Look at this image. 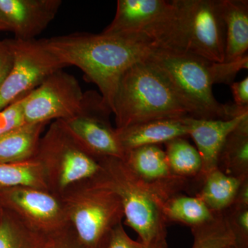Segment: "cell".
Masks as SVG:
<instances>
[{
	"label": "cell",
	"instance_id": "52a82bcc",
	"mask_svg": "<svg viewBox=\"0 0 248 248\" xmlns=\"http://www.w3.org/2000/svg\"><path fill=\"white\" fill-rule=\"evenodd\" d=\"M177 51L215 63L225 61L226 28L219 0H176Z\"/></svg>",
	"mask_w": 248,
	"mask_h": 248
},
{
	"label": "cell",
	"instance_id": "4fadbf2b",
	"mask_svg": "<svg viewBox=\"0 0 248 248\" xmlns=\"http://www.w3.org/2000/svg\"><path fill=\"white\" fill-rule=\"evenodd\" d=\"M122 161L136 177L166 200L181 194L189 186L190 181L173 173L166 153L156 145L126 151Z\"/></svg>",
	"mask_w": 248,
	"mask_h": 248
},
{
	"label": "cell",
	"instance_id": "9c48e42d",
	"mask_svg": "<svg viewBox=\"0 0 248 248\" xmlns=\"http://www.w3.org/2000/svg\"><path fill=\"white\" fill-rule=\"evenodd\" d=\"M112 113L101 94L88 91L84 93L79 112L71 118L58 121L75 141L93 157L123 160L125 151L116 129L111 125Z\"/></svg>",
	"mask_w": 248,
	"mask_h": 248
},
{
	"label": "cell",
	"instance_id": "7a4b0ae2",
	"mask_svg": "<svg viewBox=\"0 0 248 248\" xmlns=\"http://www.w3.org/2000/svg\"><path fill=\"white\" fill-rule=\"evenodd\" d=\"M112 113L117 130L152 120L189 116L169 81L146 59L121 77Z\"/></svg>",
	"mask_w": 248,
	"mask_h": 248
},
{
	"label": "cell",
	"instance_id": "44dd1931",
	"mask_svg": "<svg viewBox=\"0 0 248 248\" xmlns=\"http://www.w3.org/2000/svg\"><path fill=\"white\" fill-rule=\"evenodd\" d=\"M50 239L31 229L14 214L2 208L0 248H49Z\"/></svg>",
	"mask_w": 248,
	"mask_h": 248
},
{
	"label": "cell",
	"instance_id": "2e32d148",
	"mask_svg": "<svg viewBox=\"0 0 248 248\" xmlns=\"http://www.w3.org/2000/svg\"><path fill=\"white\" fill-rule=\"evenodd\" d=\"M125 152L146 146L166 143L170 140L188 136L187 126L181 119H163L116 129Z\"/></svg>",
	"mask_w": 248,
	"mask_h": 248
},
{
	"label": "cell",
	"instance_id": "4dcf8cb0",
	"mask_svg": "<svg viewBox=\"0 0 248 248\" xmlns=\"http://www.w3.org/2000/svg\"><path fill=\"white\" fill-rule=\"evenodd\" d=\"M13 64V52L9 41L0 42V86L9 74Z\"/></svg>",
	"mask_w": 248,
	"mask_h": 248
},
{
	"label": "cell",
	"instance_id": "f1b7e54d",
	"mask_svg": "<svg viewBox=\"0 0 248 248\" xmlns=\"http://www.w3.org/2000/svg\"><path fill=\"white\" fill-rule=\"evenodd\" d=\"M107 248H169V245L167 240L151 244L135 241L127 234L122 223L112 231Z\"/></svg>",
	"mask_w": 248,
	"mask_h": 248
},
{
	"label": "cell",
	"instance_id": "d6986e66",
	"mask_svg": "<svg viewBox=\"0 0 248 248\" xmlns=\"http://www.w3.org/2000/svg\"><path fill=\"white\" fill-rule=\"evenodd\" d=\"M248 177L229 175L217 168L202 179L197 197L213 213H221L231 206L240 186Z\"/></svg>",
	"mask_w": 248,
	"mask_h": 248
},
{
	"label": "cell",
	"instance_id": "d590c367",
	"mask_svg": "<svg viewBox=\"0 0 248 248\" xmlns=\"http://www.w3.org/2000/svg\"><path fill=\"white\" fill-rule=\"evenodd\" d=\"M1 213H2V208L0 206V217H1Z\"/></svg>",
	"mask_w": 248,
	"mask_h": 248
},
{
	"label": "cell",
	"instance_id": "ffe728a7",
	"mask_svg": "<svg viewBox=\"0 0 248 248\" xmlns=\"http://www.w3.org/2000/svg\"><path fill=\"white\" fill-rule=\"evenodd\" d=\"M218 169L234 177H248V116L227 138L220 153Z\"/></svg>",
	"mask_w": 248,
	"mask_h": 248
},
{
	"label": "cell",
	"instance_id": "7c38bea8",
	"mask_svg": "<svg viewBox=\"0 0 248 248\" xmlns=\"http://www.w3.org/2000/svg\"><path fill=\"white\" fill-rule=\"evenodd\" d=\"M82 92L78 79L59 70L26 97L24 114L27 124H49L64 120L79 112Z\"/></svg>",
	"mask_w": 248,
	"mask_h": 248
},
{
	"label": "cell",
	"instance_id": "5b68a950",
	"mask_svg": "<svg viewBox=\"0 0 248 248\" xmlns=\"http://www.w3.org/2000/svg\"><path fill=\"white\" fill-rule=\"evenodd\" d=\"M70 227L86 248H107L124 218L119 196L93 179L76 183L60 196Z\"/></svg>",
	"mask_w": 248,
	"mask_h": 248
},
{
	"label": "cell",
	"instance_id": "5bb4252c",
	"mask_svg": "<svg viewBox=\"0 0 248 248\" xmlns=\"http://www.w3.org/2000/svg\"><path fill=\"white\" fill-rule=\"evenodd\" d=\"M61 0H0V14L19 40H35L58 14Z\"/></svg>",
	"mask_w": 248,
	"mask_h": 248
},
{
	"label": "cell",
	"instance_id": "277c9868",
	"mask_svg": "<svg viewBox=\"0 0 248 248\" xmlns=\"http://www.w3.org/2000/svg\"><path fill=\"white\" fill-rule=\"evenodd\" d=\"M97 160L102 169L93 179L119 196L125 223L138 233L140 241L151 244L167 240L168 222L163 211L167 200L136 177L122 159Z\"/></svg>",
	"mask_w": 248,
	"mask_h": 248
},
{
	"label": "cell",
	"instance_id": "1f68e13d",
	"mask_svg": "<svg viewBox=\"0 0 248 248\" xmlns=\"http://www.w3.org/2000/svg\"><path fill=\"white\" fill-rule=\"evenodd\" d=\"M232 93L234 97V105L240 108H248V78L242 81L231 84Z\"/></svg>",
	"mask_w": 248,
	"mask_h": 248
},
{
	"label": "cell",
	"instance_id": "d4e9b609",
	"mask_svg": "<svg viewBox=\"0 0 248 248\" xmlns=\"http://www.w3.org/2000/svg\"><path fill=\"white\" fill-rule=\"evenodd\" d=\"M193 236L192 248H223L234 244L235 239L223 213H215L213 219L191 228Z\"/></svg>",
	"mask_w": 248,
	"mask_h": 248
},
{
	"label": "cell",
	"instance_id": "6da1fadb",
	"mask_svg": "<svg viewBox=\"0 0 248 248\" xmlns=\"http://www.w3.org/2000/svg\"><path fill=\"white\" fill-rule=\"evenodd\" d=\"M44 45L65 66H75L85 79L97 85L104 103L113 110L121 77L158 48L144 34L107 35L75 32L42 39Z\"/></svg>",
	"mask_w": 248,
	"mask_h": 248
},
{
	"label": "cell",
	"instance_id": "e0dca14e",
	"mask_svg": "<svg viewBox=\"0 0 248 248\" xmlns=\"http://www.w3.org/2000/svg\"><path fill=\"white\" fill-rule=\"evenodd\" d=\"M222 18L226 28L225 61L240 60L248 49V1L219 0Z\"/></svg>",
	"mask_w": 248,
	"mask_h": 248
},
{
	"label": "cell",
	"instance_id": "836d02e7",
	"mask_svg": "<svg viewBox=\"0 0 248 248\" xmlns=\"http://www.w3.org/2000/svg\"><path fill=\"white\" fill-rule=\"evenodd\" d=\"M0 31H11L9 24L6 22L1 14H0Z\"/></svg>",
	"mask_w": 248,
	"mask_h": 248
},
{
	"label": "cell",
	"instance_id": "4316f807",
	"mask_svg": "<svg viewBox=\"0 0 248 248\" xmlns=\"http://www.w3.org/2000/svg\"><path fill=\"white\" fill-rule=\"evenodd\" d=\"M25 98L19 99L0 110V137L27 124L24 114Z\"/></svg>",
	"mask_w": 248,
	"mask_h": 248
},
{
	"label": "cell",
	"instance_id": "d6a6232c",
	"mask_svg": "<svg viewBox=\"0 0 248 248\" xmlns=\"http://www.w3.org/2000/svg\"><path fill=\"white\" fill-rule=\"evenodd\" d=\"M232 204L239 205H248V178L245 179L240 186Z\"/></svg>",
	"mask_w": 248,
	"mask_h": 248
},
{
	"label": "cell",
	"instance_id": "484cf974",
	"mask_svg": "<svg viewBox=\"0 0 248 248\" xmlns=\"http://www.w3.org/2000/svg\"><path fill=\"white\" fill-rule=\"evenodd\" d=\"M223 213L234 235L235 244L248 248V205L232 204Z\"/></svg>",
	"mask_w": 248,
	"mask_h": 248
},
{
	"label": "cell",
	"instance_id": "cb8c5ba5",
	"mask_svg": "<svg viewBox=\"0 0 248 248\" xmlns=\"http://www.w3.org/2000/svg\"><path fill=\"white\" fill-rule=\"evenodd\" d=\"M165 145V153L173 173L189 181L191 179L200 180L202 161L197 148L184 138L174 139Z\"/></svg>",
	"mask_w": 248,
	"mask_h": 248
},
{
	"label": "cell",
	"instance_id": "3957f363",
	"mask_svg": "<svg viewBox=\"0 0 248 248\" xmlns=\"http://www.w3.org/2000/svg\"><path fill=\"white\" fill-rule=\"evenodd\" d=\"M169 81L189 117L200 120L234 118L232 104L215 99L213 62L186 52L156 48L146 58Z\"/></svg>",
	"mask_w": 248,
	"mask_h": 248
},
{
	"label": "cell",
	"instance_id": "603a6c76",
	"mask_svg": "<svg viewBox=\"0 0 248 248\" xmlns=\"http://www.w3.org/2000/svg\"><path fill=\"white\" fill-rule=\"evenodd\" d=\"M15 187L48 190L45 170L38 160L0 163V190Z\"/></svg>",
	"mask_w": 248,
	"mask_h": 248
},
{
	"label": "cell",
	"instance_id": "e575fe53",
	"mask_svg": "<svg viewBox=\"0 0 248 248\" xmlns=\"http://www.w3.org/2000/svg\"><path fill=\"white\" fill-rule=\"evenodd\" d=\"M223 248H244L242 247H240V246H238V245L232 244L231 245H229V246H226V247Z\"/></svg>",
	"mask_w": 248,
	"mask_h": 248
},
{
	"label": "cell",
	"instance_id": "8992f818",
	"mask_svg": "<svg viewBox=\"0 0 248 248\" xmlns=\"http://www.w3.org/2000/svg\"><path fill=\"white\" fill-rule=\"evenodd\" d=\"M34 158L43 167L49 191L58 196L76 183L95 177L102 169L58 120L42 135Z\"/></svg>",
	"mask_w": 248,
	"mask_h": 248
},
{
	"label": "cell",
	"instance_id": "7402d4cb",
	"mask_svg": "<svg viewBox=\"0 0 248 248\" xmlns=\"http://www.w3.org/2000/svg\"><path fill=\"white\" fill-rule=\"evenodd\" d=\"M163 211L168 223L177 222L191 228L208 223L215 216L200 197L182 194L166 201Z\"/></svg>",
	"mask_w": 248,
	"mask_h": 248
},
{
	"label": "cell",
	"instance_id": "f546056e",
	"mask_svg": "<svg viewBox=\"0 0 248 248\" xmlns=\"http://www.w3.org/2000/svg\"><path fill=\"white\" fill-rule=\"evenodd\" d=\"M49 248H86L79 242L71 227L52 236Z\"/></svg>",
	"mask_w": 248,
	"mask_h": 248
},
{
	"label": "cell",
	"instance_id": "83f0119b",
	"mask_svg": "<svg viewBox=\"0 0 248 248\" xmlns=\"http://www.w3.org/2000/svg\"><path fill=\"white\" fill-rule=\"evenodd\" d=\"M248 68V56L245 55L240 60L231 62L213 63V73L215 84L231 85L240 71Z\"/></svg>",
	"mask_w": 248,
	"mask_h": 248
},
{
	"label": "cell",
	"instance_id": "8fae6325",
	"mask_svg": "<svg viewBox=\"0 0 248 248\" xmlns=\"http://www.w3.org/2000/svg\"><path fill=\"white\" fill-rule=\"evenodd\" d=\"M0 206L31 229L48 237L70 228L60 196L48 190L31 187L0 190Z\"/></svg>",
	"mask_w": 248,
	"mask_h": 248
},
{
	"label": "cell",
	"instance_id": "9a60e30c",
	"mask_svg": "<svg viewBox=\"0 0 248 248\" xmlns=\"http://www.w3.org/2000/svg\"><path fill=\"white\" fill-rule=\"evenodd\" d=\"M248 113L231 120H200L193 117H183L187 126L188 136L195 141L202 161V182L209 172L218 168L220 153L227 138L241 123Z\"/></svg>",
	"mask_w": 248,
	"mask_h": 248
},
{
	"label": "cell",
	"instance_id": "ac0fdd59",
	"mask_svg": "<svg viewBox=\"0 0 248 248\" xmlns=\"http://www.w3.org/2000/svg\"><path fill=\"white\" fill-rule=\"evenodd\" d=\"M47 124H24L0 137V163L17 162L35 157Z\"/></svg>",
	"mask_w": 248,
	"mask_h": 248
},
{
	"label": "cell",
	"instance_id": "ba28073f",
	"mask_svg": "<svg viewBox=\"0 0 248 248\" xmlns=\"http://www.w3.org/2000/svg\"><path fill=\"white\" fill-rule=\"evenodd\" d=\"M177 17L176 0H118L115 17L102 33L144 34L164 49L170 45Z\"/></svg>",
	"mask_w": 248,
	"mask_h": 248
},
{
	"label": "cell",
	"instance_id": "30bf717a",
	"mask_svg": "<svg viewBox=\"0 0 248 248\" xmlns=\"http://www.w3.org/2000/svg\"><path fill=\"white\" fill-rule=\"evenodd\" d=\"M9 42L13 64L0 86V110L27 97L50 75L66 67L46 48L42 39Z\"/></svg>",
	"mask_w": 248,
	"mask_h": 248
}]
</instances>
